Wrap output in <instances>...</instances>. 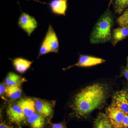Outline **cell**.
Segmentation results:
<instances>
[{"label":"cell","mask_w":128,"mask_h":128,"mask_svg":"<svg viewBox=\"0 0 128 128\" xmlns=\"http://www.w3.org/2000/svg\"><path fill=\"white\" fill-rule=\"evenodd\" d=\"M106 98V89L102 83H95L82 89L75 96L73 108L78 116H84L102 105Z\"/></svg>","instance_id":"cell-1"},{"label":"cell","mask_w":128,"mask_h":128,"mask_svg":"<svg viewBox=\"0 0 128 128\" xmlns=\"http://www.w3.org/2000/svg\"><path fill=\"white\" fill-rule=\"evenodd\" d=\"M113 20L112 16L109 12H106L101 17L91 34V43H103L111 40V29L113 25Z\"/></svg>","instance_id":"cell-2"},{"label":"cell","mask_w":128,"mask_h":128,"mask_svg":"<svg viewBox=\"0 0 128 128\" xmlns=\"http://www.w3.org/2000/svg\"><path fill=\"white\" fill-rule=\"evenodd\" d=\"M59 48V44L57 34L52 25H50L40 48L39 57L50 52L57 53Z\"/></svg>","instance_id":"cell-3"},{"label":"cell","mask_w":128,"mask_h":128,"mask_svg":"<svg viewBox=\"0 0 128 128\" xmlns=\"http://www.w3.org/2000/svg\"><path fill=\"white\" fill-rule=\"evenodd\" d=\"M18 26L30 36L38 28V23L34 17L25 12H22L18 21Z\"/></svg>","instance_id":"cell-4"},{"label":"cell","mask_w":128,"mask_h":128,"mask_svg":"<svg viewBox=\"0 0 128 128\" xmlns=\"http://www.w3.org/2000/svg\"><path fill=\"white\" fill-rule=\"evenodd\" d=\"M106 112L114 128H123V120L126 114L122 111L112 104L107 108Z\"/></svg>","instance_id":"cell-5"},{"label":"cell","mask_w":128,"mask_h":128,"mask_svg":"<svg viewBox=\"0 0 128 128\" xmlns=\"http://www.w3.org/2000/svg\"><path fill=\"white\" fill-rule=\"evenodd\" d=\"M6 114L10 121L18 125L26 119L22 109L17 104L9 105L6 110Z\"/></svg>","instance_id":"cell-6"},{"label":"cell","mask_w":128,"mask_h":128,"mask_svg":"<svg viewBox=\"0 0 128 128\" xmlns=\"http://www.w3.org/2000/svg\"><path fill=\"white\" fill-rule=\"evenodd\" d=\"M126 114H128V92L122 90L117 92L113 96L112 102Z\"/></svg>","instance_id":"cell-7"},{"label":"cell","mask_w":128,"mask_h":128,"mask_svg":"<svg viewBox=\"0 0 128 128\" xmlns=\"http://www.w3.org/2000/svg\"><path fill=\"white\" fill-rule=\"evenodd\" d=\"M105 60L103 59L88 55H80L78 62L75 64L69 66L67 69L74 66L88 67L102 64Z\"/></svg>","instance_id":"cell-8"},{"label":"cell","mask_w":128,"mask_h":128,"mask_svg":"<svg viewBox=\"0 0 128 128\" xmlns=\"http://www.w3.org/2000/svg\"><path fill=\"white\" fill-rule=\"evenodd\" d=\"M17 104L20 106L22 109L26 118H28L36 112L35 101L32 98H22L18 101Z\"/></svg>","instance_id":"cell-9"},{"label":"cell","mask_w":128,"mask_h":128,"mask_svg":"<svg viewBox=\"0 0 128 128\" xmlns=\"http://www.w3.org/2000/svg\"><path fill=\"white\" fill-rule=\"evenodd\" d=\"M36 112L44 118L50 116L53 112V107L51 104L47 101L37 99L35 100Z\"/></svg>","instance_id":"cell-10"},{"label":"cell","mask_w":128,"mask_h":128,"mask_svg":"<svg viewBox=\"0 0 128 128\" xmlns=\"http://www.w3.org/2000/svg\"><path fill=\"white\" fill-rule=\"evenodd\" d=\"M49 6L54 14L65 16L67 8V0H52Z\"/></svg>","instance_id":"cell-11"},{"label":"cell","mask_w":128,"mask_h":128,"mask_svg":"<svg viewBox=\"0 0 128 128\" xmlns=\"http://www.w3.org/2000/svg\"><path fill=\"white\" fill-rule=\"evenodd\" d=\"M32 62V61L21 57L15 58L12 61V64L15 70L20 73L26 72L30 68Z\"/></svg>","instance_id":"cell-12"},{"label":"cell","mask_w":128,"mask_h":128,"mask_svg":"<svg viewBox=\"0 0 128 128\" xmlns=\"http://www.w3.org/2000/svg\"><path fill=\"white\" fill-rule=\"evenodd\" d=\"M45 118L35 112L28 118V121L32 128H43L45 124Z\"/></svg>","instance_id":"cell-13"},{"label":"cell","mask_w":128,"mask_h":128,"mask_svg":"<svg viewBox=\"0 0 128 128\" xmlns=\"http://www.w3.org/2000/svg\"><path fill=\"white\" fill-rule=\"evenodd\" d=\"M94 128H114L106 114L101 113L94 122Z\"/></svg>","instance_id":"cell-14"},{"label":"cell","mask_w":128,"mask_h":128,"mask_svg":"<svg viewBox=\"0 0 128 128\" xmlns=\"http://www.w3.org/2000/svg\"><path fill=\"white\" fill-rule=\"evenodd\" d=\"M128 36V26H121L114 29L112 36V44L115 46L119 41Z\"/></svg>","instance_id":"cell-15"},{"label":"cell","mask_w":128,"mask_h":128,"mask_svg":"<svg viewBox=\"0 0 128 128\" xmlns=\"http://www.w3.org/2000/svg\"><path fill=\"white\" fill-rule=\"evenodd\" d=\"M23 79L20 76L12 72L8 74L5 80V84L8 86H20Z\"/></svg>","instance_id":"cell-16"},{"label":"cell","mask_w":128,"mask_h":128,"mask_svg":"<svg viewBox=\"0 0 128 128\" xmlns=\"http://www.w3.org/2000/svg\"><path fill=\"white\" fill-rule=\"evenodd\" d=\"M5 94L10 99L16 100L20 97L22 95V91L20 87L19 86H7Z\"/></svg>","instance_id":"cell-17"},{"label":"cell","mask_w":128,"mask_h":128,"mask_svg":"<svg viewBox=\"0 0 128 128\" xmlns=\"http://www.w3.org/2000/svg\"><path fill=\"white\" fill-rule=\"evenodd\" d=\"M114 4L116 12L120 14L128 6V0H114Z\"/></svg>","instance_id":"cell-18"},{"label":"cell","mask_w":128,"mask_h":128,"mask_svg":"<svg viewBox=\"0 0 128 128\" xmlns=\"http://www.w3.org/2000/svg\"><path fill=\"white\" fill-rule=\"evenodd\" d=\"M117 22L120 26H128V9L117 19Z\"/></svg>","instance_id":"cell-19"},{"label":"cell","mask_w":128,"mask_h":128,"mask_svg":"<svg viewBox=\"0 0 128 128\" xmlns=\"http://www.w3.org/2000/svg\"><path fill=\"white\" fill-rule=\"evenodd\" d=\"M7 86L6 84L1 83L0 85V94L1 96H2L3 94L6 93V90Z\"/></svg>","instance_id":"cell-20"},{"label":"cell","mask_w":128,"mask_h":128,"mask_svg":"<svg viewBox=\"0 0 128 128\" xmlns=\"http://www.w3.org/2000/svg\"><path fill=\"white\" fill-rule=\"evenodd\" d=\"M122 126L123 128H128V114H126L124 117L122 121Z\"/></svg>","instance_id":"cell-21"},{"label":"cell","mask_w":128,"mask_h":128,"mask_svg":"<svg viewBox=\"0 0 128 128\" xmlns=\"http://www.w3.org/2000/svg\"><path fill=\"white\" fill-rule=\"evenodd\" d=\"M51 128H65L63 124L58 123L53 124Z\"/></svg>","instance_id":"cell-22"},{"label":"cell","mask_w":128,"mask_h":128,"mask_svg":"<svg viewBox=\"0 0 128 128\" xmlns=\"http://www.w3.org/2000/svg\"><path fill=\"white\" fill-rule=\"evenodd\" d=\"M0 128H13L12 126H10L3 122H1L0 124Z\"/></svg>","instance_id":"cell-23"},{"label":"cell","mask_w":128,"mask_h":128,"mask_svg":"<svg viewBox=\"0 0 128 128\" xmlns=\"http://www.w3.org/2000/svg\"><path fill=\"white\" fill-rule=\"evenodd\" d=\"M123 74L125 76L128 82V67L124 70L123 72Z\"/></svg>","instance_id":"cell-24"},{"label":"cell","mask_w":128,"mask_h":128,"mask_svg":"<svg viewBox=\"0 0 128 128\" xmlns=\"http://www.w3.org/2000/svg\"><path fill=\"white\" fill-rule=\"evenodd\" d=\"M127 67L128 68V57L127 58Z\"/></svg>","instance_id":"cell-25"},{"label":"cell","mask_w":128,"mask_h":128,"mask_svg":"<svg viewBox=\"0 0 128 128\" xmlns=\"http://www.w3.org/2000/svg\"><path fill=\"white\" fill-rule=\"evenodd\" d=\"M111 1H112V0H111Z\"/></svg>","instance_id":"cell-26"},{"label":"cell","mask_w":128,"mask_h":128,"mask_svg":"<svg viewBox=\"0 0 128 128\" xmlns=\"http://www.w3.org/2000/svg\"></svg>","instance_id":"cell-27"}]
</instances>
